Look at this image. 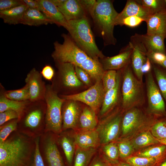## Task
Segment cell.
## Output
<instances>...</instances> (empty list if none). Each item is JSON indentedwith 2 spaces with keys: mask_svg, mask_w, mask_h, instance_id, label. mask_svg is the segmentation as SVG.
<instances>
[{
  "mask_svg": "<svg viewBox=\"0 0 166 166\" xmlns=\"http://www.w3.org/2000/svg\"><path fill=\"white\" fill-rule=\"evenodd\" d=\"M36 138L17 130L0 143V166H33Z\"/></svg>",
  "mask_w": 166,
  "mask_h": 166,
  "instance_id": "cell-1",
  "label": "cell"
},
{
  "mask_svg": "<svg viewBox=\"0 0 166 166\" xmlns=\"http://www.w3.org/2000/svg\"><path fill=\"white\" fill-rule=\"evenodd\" d=\"M46 105L45 101H30L18 119L17 130L36 138L45 132Z\"/></svg>",
  "mask_w": 166,
  "mask_h": 166,
  "instance_id": "cell-2",
  "label": "cell"
},
{
  "mask_svg": "<svg viewBox=\"0 0 166 166\" xmlns=\"http://www.w3.org/2000/svg\"><path fill=\"white\" fill-rule=\"evenodd\" d=\"M118 14L114 8L112 1L97 0L91 18L94 29L102 38L105 46L115 45L116 43L113 30Z\"/></svg>",
  "mask_w": 166,
  "mask_h": 166,
  "instance_id": "cell-3",
  "label": "cell"
},
{
  "mask_svg": "<svg viewBox=\"0 0 166 166\" xmlns=\"http://www.w3.org/2000/svg\"><path fill=\"white\" fill-rule=\"evenodd\" d=\"M68 22L66 29L79 48L94 59L105 57L96 44L88 17Z\"/></svg>",
  "mask_w": 166,
  "mask_h": 166,
  "instance_id": "cell-4",
  "label": "cell"
},
{
  "mask_svg": "<svg viewBox=\"0 0 166 166\" xmlns=\"http://www.w3.org/2000/svg\"><path fill=\"white\" fill-rule=\"evenodd\" d=\"M129 64L123 68L121 87L122 106L128 110L141 105L144 101L142 82L134 76Z\"/></svg>",
  "mask_w": 166,
  "mask_h": 166,
  "instance_id": "cell-5",
  "label": "cell"
},
{
  "mask_svg": "<svg viewBox=\"0 0 166 166\" xmlns=\"http://www.w3.org/2000/svg\"><path fill=\"white\" fill-rule=\"evenodd\" d=\"M45 101L46 105L45 132L58 135L62 131V109L65 100L59 96L51 85L47 84Z\"/></svg>",
  "mask_w": 166,
  "mask_h": 166,
  "instance_id": "cell-6",
  "label": "cell"
},
{
  "mask_svg": "<svg viewBox=\"0 0 166 166\" xmlns=\"http://www.w3.org/2000/svg\"><path fill=\"white\" fill-rule=\"evenodd\" d=\"M61 36L64 39L62 44L57 41L53 43L54 50L51 56L55 62L69 63L78 67L90 57L78 46L69 34L63 33Z\"/></svg>",
  "mask_w": 166,
  "mask_h": 166,
  "instance_id": "cell-7",
  "label": "cell"
},
{
  "mask_svg": "<svg viewBox=\"0 0 166 166\" xmlns=\"http://www.w3.org/2000/svg\"><path fill=\"white\" fill-rule=\"evenodd\" d=\"M57 136L52 132L46 131L39 137V150L45 166H67Z\"/></svg>",
  "mask_w": 166,
  "mask_h": 166,
  "instance_id": "cell-8",
  "label": "cell"
},
{
  "mask_svg": "<svg viewBox=\"0 0 166 166\" xmlns=\"http://www.w3.org/2000/svg\"><path fill=\"white\" fill-rule=\"evenodd\" d=\"M105 92L101 81L95 84L88 89L73 94L59 95L65 100H72L83 102L96 112L101 106Z\"/></svg>",
  "mask_w": 166,
  "mask_h": 166,
  "instance_id": "cell-9",
  "label": "cell"
},
{
  "mask_svg": "<svg viewBox=\"0 0 166 166\" xmlns=\"http://www.w3.org/2000/svg\"><path fill=\"white\" fill-rule=\"evenodd\" d=\"M122 117L120 114L113 115L100 122L96 129L100 145L115 141L118 138L121 129Z\"/></svg>",
  "mask_w": 166,
  "mask_h": 166,
  "instance_id": "cell-10",
  "label": "cell"
},
{
  "mask_svg": "<svg viewBox=\"0 0 166 166\" xmlns=\"http://www.w3.org/2000/svg\"><path fill=\"white\" fill-rule=\"evenodd\" d=\"M146 86L149 108L152 113L160 115L166 113L164 102L151 71L147 73Z\"/></svg>",
  "mask_w": 166,
  "mask_h": 166,
  "instance_id": "cell-11",
  "label": "cell"
},
{
  "mask_svg": "<svg viewBox=\"0 0 166 166\" xmlns=\"http://www.w3.org/2000/svg\"><path fill=\"white\" fill-rule=\"evenodd\" d=\"M42 77L40 72L34 68L28 73L25 78L26 84L29 90L30 101L31 102L45 101L46 85Z\"/></svg>",
  "mask_w": 166,
  "mask_h": 166,
  "instance_id": "cell-12",
  "label": "cell"
},
{
  "mask_svg": "<svg viewBox=\"0 0 166 166\" xmlns=\"http://www.w3.org/2000/svg\"><path fill=\"white\" fill-rule=\"evenodd\" d=\"M129 42L133 48L131 60L132 67L137 78L142 82L143 74L141 69L147 59V51L137 34L131 37Z\"/></svg>",
  "mask_w": 166,
  "mask_h": 166,
  "instance_id": "cell-13",
  "label": "cell"
},
{
  "mask_svg": "<svg viewBox=\"0 0 166 166\" xmlns=\"http://www.w3.org/2000/svg\"><path fill=\"white\" fill-rule=\"evenodd\" d=\"M55 63L58 70L57 81L60 88L70 89L82 85V82L77 76L74 65L67 63Z\"/></svg>",
  "mask_w": 166,
  "mask_h": 166,
  "instance_id": "cell-14",
  "label": "cell"
},
{
  "mask_svg": "<svg viewBox=\"0 0 166 166\" xmlns=\"http://www.w3.org/2000/svg\"><path fill=\"white\" fill-rule=\"evenodd\" d=\"M147 118L142 112L136 107L128 110L122 118L121 130L122 136H127L144 124Z\"/></svg>",
  "mask_w": 166,
  "mask_h": 166,
  "instance_id": "cell-15",
  "label": "cell"
},
{
  "mask_svg": "<svg viewBox=\"0 0 166 166\" xmlns=\"http://www.w3.org/2000/svg\"><path fill=\"white\" fill-rule=\"evenodd\" d=\"M133 48L131 44H128L122 49L117 55L101 59V63L105 71L116 70L123 69L130 63Z\"/></svg>",
  "mask_w": 166,
  "mask_h": 166,
  "instance_id": "cell-16",
  "label": "cell"
},
{
  "mask_svg": "<svg viewBox=\"0 0 166 166\" xmlns=\"http://www.w3.org/2000/svg\"><path fill=\"white\" fill-rule=\"evenodd\" d=\"M77 101L65 100L62 107V131L74 129L79 122L81 114Z\"/></svg>",
  "mask_w": 166,
  "mask_h": 166,
  "instance_id": "cell-17",
  "label": "cell"
},
{
  "mask_svg": "<svg viewBox=\"0 0 166 166\" xmlns=\"http://www.w3.org/2000/svg\"><path fill=\"white\" fill-rule=\"evenodd\" d=\"M153 14L151 11L139 4L136 0H128L123 10L118 14L116 19L115 25H119L124 18L132 16L140 17L146 22Z\"/></svg>",
  "mask_w": 166,
  "mask_h": 166,
  "instance_id": "cell-18",
  "label": "cell"
},
{
  "mask_svg": "<svg viewBox=\"0 0 166 166\" xmlns=\"http://www.w3.org/2000/svg\"><path fill=\"white\" fill-rule=\"evenodd\" d=\"M57 139L67 166H72L76 148L73 135L67 130H63L57 135Z\"/></svg>",
  "mask_w": 166,
  "mask_h": 166,
  "instance_id": "cell-19",
  "label": "cell"
},
{
  "mask_svg": "<svg viewBox=\"0 0 166 166\" xmlns=\"http://www.w3.org/2000/svg\"><path fill=\"white\" fill-rule=\"evenodd\" d=\"M57 8L68 22L88 17L79 0H65Z\"/></svg>",
  "mask_w": 166,
  "mask_h": 166,
  "instance_id": "cell-20",
  "label": "cell"
},
{
  "mask_svg": "<svg viewBox=\"0 0 166 166\" xmlns=\"http://www.w3.org/2000/svg\"><path fill=\"white\" fill-rule=\"evenodd\" d=\"M146 22V34L150 35H159L166 38V11L152 15Z\"/></svg>",
  "mask_w": 166,
  "mask_h": 166,
  "instance_id": "cell-21",
  "label": "cell"
},
{
  "mask_svg": "<svg viewBox=\"0 0 166 166\" xmlns=\"http://www.w3.org/2000/svg\"><path fill=\"white\" fill-rule=\"evenodd\" d=\"M41 7V12L54 24L63 27L66 29L68 22L57 7L50 0H37Z\"/></svg>",
  "mask_w": 166,
  "mask_h": 166,
  "instance_id": "cell-22",
  "label": "cell"
},
{
  "mask_svg": "<svg viewBox=\"0 0 166 166\" xmlns=\"http://www.w3.org/2000/svg\"><path fill=\"white\" fill-rule=\"evenodd\" d=\"M76 147L81 148H97L100 145L96 129L80 131L73 135Z\"/></svg>",
  "mask_w": 166,
  "mask_h": 166,
  "instance_id": "cell-23",
  "label": "cell"
},
{
  "mask_svg": "<svg viewBox=\"0 0 166 166\" xmlns=\"http://www.w3.org/2000/svg\"><path fill=\"white\" fill-rule=\"evenodd\" d=\"M121 70L117 71L116 84L113 89L105 93L100 113L103 116L112 109L117 103L119 98Z\"/></svg>",
  "mask_w": 166,
  "mask_h": 166,
  "instance_id": "cell-24",
  "label": "cell"
},
{
  "mask_svg": "<svg viewBox=\"0 0 166 166\" xmlns=\"http://www.w3.org/2000/svg\"><path fill=\"white\" fill-rule=\"evenodd\" d=\"M139 38L146 49L147 54L152 52H160L166 54L164 43L165 39L159 35H150L138 34Z\"/></svg>",
  "mask_w": 166,
  "mask_h": 166,
  "instance_id": "cell-25",
  "label": "cell"
},
{
  "mask_svg": "<svg viewBox=\"0 0 166 166\" xmlns=\"http://www.w3.org/2000/svg\"><path fill=\"white\" fill-rule=\"evenodd\" d=\"M5 90L0 83V113L7 110H14L18 113L19 118L30 101V100L18 101L9 99L4 95Z\"/></svg>",
  "mask_w": 166,
  "mask_h": 166,
  "instance_id": "cell-26",
  "label": "cell"
},
{
  "mask_svg": "<svg viewBox=\"0 0 166 166\" xmlns=\"http://www.w3.org/2000/svg\"><path fill=\"white\" fill-rule=\"evenodd\" d=\"M21 24L31 26H39L54 23L41 11L28 8L24 13Z\"/></svg>",
  "mask_w": 166,
  "mask_h": 166,
  "instance_id": "cell-27",
  "label": "cell"
},
{
  "mask_svg": "<svg viewBox=\"0 0 166 166\" xmlns=\"http://www.w3.org/2000/svg\"><path fill=\"white\" fill-rule=\"evenodd\" d=\"M28 8L25 4L9 10L0 11V17L4 23L8 24H21L24 13Z\"/></svg>",
  "mask_w": 166,
  "mask_h": 166,
  "instance_id": "cell-28",
  "label": "cell"
},
{
  "mask_svg": "<svg viewBox=\"0 0 166 166\" xmlns=\"http://www.w3.org/2000/svg\"><path fill=\"white\" fill-rule=\"evenodd\" d=\"M78 67L86 71L95 81L102 80L105 71L99 61L91 57L86 60Z\"/></svg>",
  "mask_w": 166,
  "mask_h": 166,
  "instance_id": "cell-29",
  "label": "cell"
},
{
  "mask_svg": "<svg viewBox=\"0 0 166 166\" xmlns=\"http://www.w3.org/2000/svg\"><path fill=\"white\" fill-rule=\"evenodd\" d=\"M78 124L80 131L95 129L97 125L96 112L89 107H85L81 113Z\"/></svg>",
  "mask_w": 166,
  "mask_h": 166,
  "instance_id": "cell-30",
  "label": "cell"
},
{
  "mask_svg": "<svg viewBox=\"0 0 166 166\" xmlns=\"http://www.w3.org/2000/svg\"><path fill=\"white\" fill-rule=\"evenodd\" d=\"M134 155L154 159L158 165L166 158V145L160 143L156 144L139 151Z\"/></svg>",
  "mask_w": 166,
  "mask_h": 166,
  "instance_id": "cell-31",
  "label": "cell"
},
{
  "mask_svg": "<svg viewBox=\"0 0 166 166\" xmlns=\"http://www.w3.org/2000/svg\"><path fill=\"white\" fill-rule=\"evenodd\" d=\"M97 151V148L76 147L72 166H89Z\"/></svg>",
  "mask_w": 166,
  "mask_h": 166,
  "instance_id": "cell-32",
  "label": "cell"
},
{
  "mask_svg": "<svg viewBox=\"0 0 166 166\" xmlns=\"http://www.w3.org/2000/svg\"><path fill=\"white\" fill-rule=\"evenodd\" d=\"M130 141L135 150L160 144L149 131L142 132Z\"/></svg>",
  "mask_w": 166,
  "mask_h": 166,
  "instance_id": "cell-33",
  "label": "cell"
},
{
  "mask_svg": "<svg viewBox=\"0 0 166 166\" xmlns=\"http://www.w3.org/2000/svg\"><path fill=\"white\" fill-rule=\"evenodd\" d=\"M102 145V154L112 164L120 161L117 143L112 142Z\"/></svg>",
  "mask_w": 166,
  "mask_h": 166,
  "instance_id": "cell-34",
  "label": "cell"
},
{
  "mask_svg": "<svg viewBox=\"0 0 166 166\" xmlns=\"http://www.w3.org/2000/svg\"><path fill=\"white\" fill-rule=\"evenodd\" d=\"M4 95L7 98L16 101H23L30 100V94L27 85H25L19 89L5 90Z\"/></svg>",
  "mask_w": 166,
  "mask_h": 166,
  "instance_id": "cell-35",
  "label": "cell"
},
{
  "mask_svg": "<svg viewBox=\"0 0 166 166\" xmlns=\"http://www.w3.org/2000/svg\"><path fill=\"white\" fill-rule=\"evenodd\" d=\"M139 4L151 11L153 14L166 11L165 0H136Z\"/></svg>",
  "mask_w": 166,
  "mask_h": 166,
  "instance_id": "cell-36",
  "label": "cell"
},
{
  "mask_svg": "<svg viewBox=\"0 0 166 166\" xmlns=\"http://www.w3.org/2000/svg\"><path fill=\"white\" fill-rule=\"evenodd\" d=\"M124 161L131 166H156L157 163L153 158L131 156L124 160Z\"/></svg>",
  "mask_w": 166,
  "mask_h": 166,
  "instance_id": "cell-37",
  "label": "cell"
},
{
  "mask_svg": "<svg viewBox=\"0 0 166 166\" xmlns=\"http://www.w3.org/2000/svg\"><path fill=\"white\" fill-rule=\"evenodd\" d=\"M153 69L158 88L166 101V71L155 65H153Z\"/></svg>",
  "mask_w": 166,
  "mask_h": 166,
  "instance_id": "cell-38",
  "label": "cell"
},
{
  "mask_svg": "<svg viewBox=\"0 0 166 166\" xmlns=\"http://www.w3.org/2000/svg\"><path fill=\"white\" fill-rule=\"evenodd\" d=\"M119 153L120 159L123 161L127 158L131 156L135 151L131 141L124 139L117 143Z\"/></svg>",
  "mask_w": 166,
  "mask_h": 166,
  "instance_id": "cell-39",
  "label": "cell"
},
{
  "mask_svg": "<svg viewBox=\"0 0 166 166\" xmlns=\"http://www.w3.org/2000/svg\"><path fill=\"white\" fill-rule=\"evenodd\" d=\"M18 119L9 121L0 126V143L4 141L13 132L17 130Z\"/></svg>",
  "mask_w": 166,
  "mask_h": 166,
  "instance_id": "cell-40",
  "label": "cell"
},
{
  "mask_svg": "<svg viewBox=\"0 0 166 166\" xmlns=\"http://www.w3.org/2000/svg\"><path fill=\"white\" fill-rule=\"evenodd\" d=\"M117 75V72L115 70H109L105 71L102 79L105 93L115 86Z\"/></svg>",
  "mask_w": 166,
  "mask_h": 166,
  "instance_id": "cell-41",
  "label": "cell"
},
{
  "mask_svg": "<svg viewBox=\"0 0 166 166\" xmlns=\"http://www.w3.org/2000/svg\"><path fill=\"white\" fill-rule=\"evenodd\" d=\"M150 132L156 139L166 138V121L163 120L157 121L151 128Z\"/></svg>",
  "mask_w": 166,
  "mask_h": 166,
  "instance_id": "cell-42",
  "label": "cell"
},
{
  "mask_svg": "<svg viewBox=\"0 0 166 166\" xmlns=\"http://www.w3.org/2000/svg\"><path fill=\"white\" fill-rule=\"evenodd\" d=\"M24 4L23 0H0V11L9 10Z\"/></svg>",
  "mask_w": 166,
  "mask_h": 166,
  "instance_id": "cell-43",
  "label": "cell"
},
{
  "mask_svg": "<svg viewBox=\"0 0 166 166\" xmlns=\"http://www.w3.org/2000/svg\"><path fill=\"white\" fill-rule=\"evenodd\" d=\"M89 166H112V164L103 154L98 153L94 156Z\"/></svg>",
  "mask_w": 166,
  "mask_h": 166,
  "instance_id": "cell-44",
  "label": "cell"
},
{
  "mask_svg": "<svg viewBox=\"0 0 166 166\" xmlns=\"http://www.w3.org/2000/svg\"><path fill=\"white\" fill-rule=\"evenodd\" d=\"M143 21H144V19L138 17L136 16L128 17L122 20L119 25L122 26L124 25L133 27L138 26Z\"/></svg>",
  "mask_w": 166,
  "mask_h": 166,
  "instance_id": "cell-45",
  "label": "cell"
},
{
  "mask_svg": "<svg viewBox=\"0 0 166 166\" xmlns=\"http://www.w3.org/2000/svg\"><path fill=\"white\" fill-rule=\"evenodd\" d=\"M18 113L12 110H7L0 113V126L12 120L18 119Z\"/></svg>",
  "mask_w": 166,
  "mask_h": 166,
  "instance_id": "cell-46",
  "label": "cell"
},
{
  "mask_svg": "<svg viewBox=\"0 0 166 166\" xmlns=\"http://www.w3.org/2000/svg\"><path fill=\"white\" fill-rule=\"evenodd\" d=\"M75 70L77 78L81 82L87 85L91 84V77L86 71L77 66H75Z\"/></svg>",
  "mask_w": 166,
  "mask_h": 166,
  "instance_id": "cell-47",
  "label": "cell"
},
{
  "mask_svg": "<svg viewBox=\"0 0 166 166\" xmlns=\"http://www.w3.org/2000/svg\"><path fill=\"white\" fill-rule=\"evenodd\" d=\"M79 1L87 17L88 15H89L91 17L94 9L97 0H79Z\"/></svg>",
  "mask_w": 166,
  "mask_h": 166,
  "instance_id": "cell-48",
  "label": "cell"
},
{
  "mask_svg": "<svg viewBox=\"0 0 166 166\" xmlns=\"http://www.w3.org/2000/svg\"><path fill=\"white\" fill-rule=\"evenodd\" d=\"M146 56L153 63L160 65L165 59L166 54L160 52H152L146 54Z\"/></svg>",
  "mask_w": 166,
  "mask_h": 166,
  "instance_id": "cell-49",
  "label": "cell"
},
{
  "mask_svg": "<svg viewBox=\"0 0 166 166\" xmlns=\"http://www.w3.org/2000/svg\"><path fill=\"white\" fill-rule=\"evenodd\" d=\"M42 77L47 81H51L55 75L53 67L50 65H45L40 72Z\"/></svg>",
  "mask_w": 166,
  "mask_h": 166,
  "instance_id": "cell-50",
  "label": "cell"
},
{
  "mask_svg": "<svg viewBox=\"0 0 166 166\" xmlns=\"http://www.w3.org/2000/svg\"><path fill=\"white\" fill-rule=\"evenodd\" d=\"M39 137L36 138V147L33 166H45L39 150Z\"/></svg>",
  "mask_w": 166,
  "mask_h": 166,
  "instance_id": "cell-51",
  "label": "cell"
},
{
  "mask_svg": "<svg viewBox=\"0 0 166 166\" xmlns=\"http://www.w3.org/2000/svg\"><path fill=\"white\" fill-rule=\"evenodd\" d=\"M24 3L28 8L35 9L41 11V7L37 0H23Z\"/></svg>",
  "mask_w": 166,
  "mask_h": 166,
  "instance_id": "cell-52",
  "label": "cell"
},
{
  "mask_svg": "<svg viewBox=\"0 0 166 166\" xmlns=\"http://www.w3.org/2000/svg\"><path fill=\"white\" fill-rule=\"evenodd\" d=\"M151 61L149 58L148 57L146 62L143 65L141 69V71L142 73H147L151 71Z\"/></svg>",
  "mask_w": 166,
  "mask_h": 166,
  "instance_id": "cell-53",
  "label": "cell"
},
{
  "mask_svg": "<svg viewBox=\"0 0 166 166\" xmlns=\"http://www.w3.org/2000/svg\"><path fill=\"white\" fill-rule=\"evenodd\" d=\"M112 166H131L126 162L120 160L118 162L112 164Z\"/></svg>",
  "mask_w": 166,
  "mask_h": 166,
  "instance_id": "cell-54",
  "label": "cell"
},
{
  "mask_svg": "<svg viewBox=\"0 0 166 166\" xmlns=\"http://www.w3.org/2000/svg\"><path fill=\"white\" fill-rule=\"evenodd\" d=\"M50 1L57 7L61 5L65 0H50Z\"/></svg>",
  "mask_w": 166,
  "mask_h": 166,
  "instance_id": "cell-55",
  "label": "cell"
},
{
  "mask_svg": "<svg viewBox=\"0 0 166 166\" xmlns=\"http://www.w3.org/2000/svg\"><path fill=\"white\" fill-rule=\"evenodd\" d=\"M156 139L160 143L164 144L166 145V138L159 139Z\"/></svg>",
  "mask_w": 166,
  "mask_h": 166,
  "instance_id": "cell-56",
  "label": "cell"
},
{
  "mask_svg": "<svg viewBox=\"0 0 166 166\" xmlns=\"http://www.w3.org/2000/svg\"><path fill=\"white\" fill-rule=\"evenodd\" d=\"M156 166H166V158Z\"/></svg>",
  "mask_w": 166,
  "mask_h": 166,
  "instance_id": "cell-57",
  "label": "cell"
},
{
  "mask_svg": "<svg viewBox=\"0 0 166 166\" xmlns=\"http://www.w3.org/2000/svg\"><path fill=\"white\" fill-rule=\"evenodd\" d=\"M166 69V59H165L160 65Z\"/></svg>",
  "mask_w": 166,
  "mask_h": 166,
  "instance_id": "cell-58",
  "label": "cell"
},
{
  "mask_svg": "<svg viewBox=\"0 0 166 166\" xmlns=\"http://www.w3.org/2000/svg\"><path fill=\"white\" fill-rule=\"evenodd\" d=\"M165 0V2H166V0Z\"/></svg>",
  "mask_w": 166,
  "mask_h": 166,
  "instance_id": "cell-59",
  "label": "cell"
}]
</instances>
